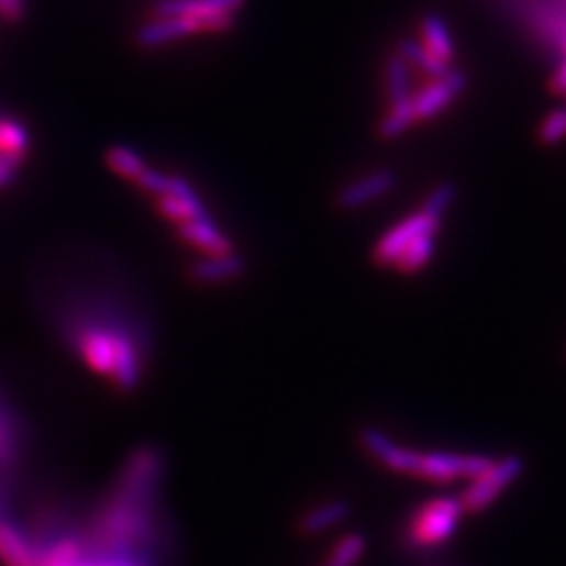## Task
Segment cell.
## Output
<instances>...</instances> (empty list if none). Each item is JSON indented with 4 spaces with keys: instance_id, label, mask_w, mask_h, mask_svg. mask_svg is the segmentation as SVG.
<instances>
[{
    "instance_id": "26",
    "label": "cell",
    "mask_w": 566,
    "mask_h": 566,
    "mask_svg": "<svg viewBox=\"0 0 566 566\" xmlns=\"http://www.w3.org/2000/svg\"><path fill=\"white\" fill-rule=\"evenodd\" d=\"M457 193H459V189H457L455 182H436L431 191H429V196H426V200H424V204H422L420 210H424L426 214H431L432 219H436V221L443 223L445 214H447V212L452 210L453 204L457 202Z\"/></svg>"
},
{
    "instance_id": "10",
    "label": "cell",
    "mask_w": 566,
    "mask_h": 566,
    "mask_svg": "<svg viewBox=\"0 0 566 566\" xmlns=\"http://www.w3.org/2000/svg\"><path fill=\"white\" fill-rule=\"evenodd\" d=\"M468 78L464 71L453 68L447 76L429 82L424 89L413 95V112L418 122H426L445 112L453 101L466 91Z\"/></svg>"
},
{
    "instance_id": "9",
    "label": "cell",
    "mask_w": 566,
    "mask_h": 566,
    "mask_svg": "<svg viewBox=\"0 0 566 566\" xmlns=\"http://www.w3.org/2000/svg\"><path fill=\"white\" fill-rule=\"evenodd\" d=\"M359 443L367 455H371L380 466L388 468L390 473L399 475L418 476L422 452H415L397 443L392 436L376 426H365L359 432Z\"/></svg>"
},
{
    "instance_id": "6",
    "label": "cell",
    "mask_w": 566,
    "mask_h": 566,
    "mask_svg": "<svg viewBox=\"0 0 566 566\" xmlns=\"http://www.w3.org/2000/svg\"><path fill=\"white\" fill-rule=\"evenodd\" d=\"M493 457L482 453L429 452L422 453L418 476L432 482L473 480L491 466Z\"/></svg>"
},
{
    "instance_id": "18",
    "label": "cell",
    "mask_w": 566,
    "mask_h": 566,
    "mask_svg": "<svg viewBox=\"0 0 566 566\" xmlns=\"http://www.w3.org/2000/svg\"><path fill=\"white\" fill-rule=\"evenodd\" d=\"M22 455V436L15 418L0 403V470L9 473Z\"/></svg>"
},
{
    "instance_id": "16",
    "label": "cell",
    "mask_w": 566,
    "mask_h": 566,
    "mask_svg": "<svg viewBox=\"0 0 566 566\" xmlns=\"http://www.w3.org/2000/svg\"><path fill=\"white\" fill-rule=\"evenodd\" d=\"M351 503L344 499H330L323 501L315 508H311L300 521H298V531L307 537H315V535H323L332 529H336L340 524L351 519Z\"/></svg>"
},
{
    "instance_id": "17",
    "label": "cell",
    "mask_w": 566,
    "mask_h": 566,
    "mask_svg": "<svg viewBox=\"0 0 566 566\" xmlns=\"http://www.w3.org/2000/svg\"><path fill=\"white\" fill-rule=\"evenodd\" d=\"M420 36H422L420 45L424 46L432 57L452 66L453 57H455V43H453L450 25L441 15L429 13L420 25Z\"/></svg>"
},
{
    "instance_id": "13",
    "label": "cell",
    "mask_w": 566,
    "mask_h": 566,
    "mask_svg": "<svg viewBox=\"0 0 566 566\" xmlns=\"http://www.w3.org/2000/svg\"><path fill=\"white\" fill-rule=\"evenodd\" d=\"M246 273V258L242 254L226 252L214 256H202L189 267V279L198 286H221Z\"/></svg>"
},
{
    "instance_id": "12",
    "label": "cell",
    "mask_w": 566,
    "mask_h": 566,
    "mask_svg": "<svg viewBox=\"0 0 566 566\" xmlns=\"http://www.w3.org/2000/svg\"><path fill=\"white\" fill-rule=\"evenodd\" d=\"M246 0H156L154 18H196V20H221L237 18Z\"/></svg>"
},
{
    "instance_id": "27",
    "label": "cell",
    "mask_w": 566,
    "mask_h": 566,
    "mask_svg": "<svg viewBox=\"0 0 566 566\" xmlns=\"http://www.w3.org/2000/svg\"><path fill=\"white\" fill-rule=\"evenodd\" d=\"M537 138L542 145H558L566 138V108H554L545 115L537 129Z\"/></svg>"
},
{
    "instance_id": "25",
    "label": "cell",
    "mask_w": 566,
    "mask_h": 566,
    "mask_svg": "<svg viewBox=\"0 0 566 566\" xmlns=\"http://www.w3.org/2000/svg\"><path fill=\"white\" fill-rule=\"evenodd\" d=\"M365 547L367 542L362 533H346L330 550L323 566H357L365 554Z\"/></svg>"
},
{
    "instance_id": "20",
    "label": "cell",
    "mask_w": 566,
    "mask_h": 566,
    "mask_svg": "<svg viewBox=\"0 0 566 566\" xmlns=\"http://www.w3.org/2000/svg\"><path fill=\"white\" fill-rule=\"evenodd\" d=\"M106 164L113 175L135 185L143 170L149 166L145 158L129 145H112L106 152Z\"/></svg>"
},
{
    "instance_id": "4",
    "label": "cell",
    "mask_w": 566,
    "mask_h": 566,
    "mask_svg": "<svg viewBox=\"0 0 566 566\" xmlns=\"http://www.w3.org/2000/svg\"><path fill=\"white\" fill-rule=\"evenodd\" d=\"M235 25V18L221 20H196V18H154L143 23L136 32V45L154 51L162 46L181 43L202 34H221Z\"/></svg>"
},
{
    "instance_id": "5",
    "label": "cell",
    "mask_w": 566,
    "mask_h": 566,
    "mask_svg": "<svg viewBox=\"0 0 566 566\" xmlns=\"http://www.w3.org/2000/svg\"><path fill=\"white\" fill-rule=\"evenodd\" d=\"M464 517V506L455 496L431 499L424 503L409 526V537L415 545H439L452 540Z\"/></svg>"
},
{
    "instance_id": "14",
    "label": "cell",
    "mask_w": 566,
    "mask_h": 566,
    "mask_svg": "<svg viewBox=\"0 0 566 566\" xmlns=\"http://www.w3.org/2000/svg\"><path fill=\"white\" fill-rule=\"evenodd\" d=\"M177 235L187 246L198 249L202 256L226 254V252L235 249L231 237L223 233V229L217 225V221L210 214L177 225Z\"/></svg>"
},
{
    "instance_id": "19",
    "label": "cell",
    "mask_w": 566,
    "mask_h": 566,
    "mask_svg": "<svg viewBox=\"0 0 566 566\" xmlns=\"http://www.w3.org/2000/svg\"><path fill=\"white\" fill-rule=\"evenodd\" d=\"M30 143V131L23 122L11 115H0V156L25 159Z\"/></svg>"
},
{
    "instance_id": "1",
    "label": "cell",
    "mask_w": 566,
    "mask_h": 566,
    "mask_svg": "<svg viewBox=\"0 0 566 566\" xmlns=\"http://www.w3.org/2000/svg\"><path fill=\"white\" fill-rule=\"evenodd\" d=\"M164 453L138 445L129 453L112 493L92 514L82 537L89 556H154L159 542L158 493Z\"/></svg>"
},
{
    "instance_id": "2",
    "label": "cell",
    "mask_w": 566,
    "mask_h": 566,
    "mask_svg": "<svg viewBox=\"0 0 566 566\" xmlns=\"http://www.w3.org/2000/svg\"><path fill=\"white\" fill-rule=\"evenodd\" d=\"M122 323L118 319L80 318L69 323V340L76 346L80 359L89 365L95 374L103 378H112L113 371V336Z\"/></svg>"
},
{
    "instance_id": "8",
    "label": "cell",
    "mask_w": 566,
    "mask_h": 566,
    "mask_svg": "<svg viewBox=\"0 0 566 566\" xmlns=\"http://www.w3.org/2000/svg\"><path fill=\"white\" fill-rule=\"evenodd\" d=\"M399 185V177L392 168H376L362 177L340 187L334 202L342 212H355L365 206L376 204L390 196Z\"/></svg>"
},
{
    "instance_id": "3",
    "label": "cell",
    "mask_w": 566,
    "mask_h": 566,
    "mask_svg": "<svg viewBox=\"0 0 566 566\" xmlns=\"http://www.w3.org/2000/svg\"><path fill=\"white\" fill-rule=\"evenodd\" d=\"M524 473V457L510 453L499 459H493L491 466L480 476L473 478L459 501L464 506V512L478 514L485 512L489 506L498 501L499 496L510 489Z\"/></svg>"
},
{
    "instance_id": "11",
    "label": "cell",
    "mask_w": 566,
    "mask_h": 566,
    "mask_svg": "<svg viewBox=\"0 0 566 566\" xmlns=\"http://www.w3.org/2000/svg\"><path fill=\"white\" fill-rule=\"evenodd\" d=\"M156 208L166 221L175 225L208 217V210L202 198L198 196L196 187L181 175H170L168 193L156 198Z\"/></svg>"
},
{
    "instance_id": "21",
    "label": "cell",
    "mask_w": 566,
    "mask_h": 566,
    "mask_svg": "<svg viewBox=\"0 0 566 566\" xmlns=\"http://www.w3.org/2000/svg\"><path fill=\"white\" fill-rule=\"evenodd\" d=\"M436 252V235H424L411 242L401 256L395 260V269L403 275H413L426 269L431 265L432 256Z\"/></svg>"
},
{
    "instance_id": "31",
    "label": "cell",
    "mask_w": 566,
    "mask_h": 566,
    "mask_svg": "<svg viewBox=\"0 0 566 566\" xmlns=\"http://www.w3.org/2000/svg\"><path fill=\"white\" fill-rule=\"evenodd\" d=\"M552 89L556 92H565L566 95V64L561 66V69L554 74V78H552Z\"/></svg>"
},
{
    "instance_id": "7",
    "label": "cell",
    "mask_w": 566,
    "mask_h": 566,
    "mask_svg": "<svg viewBox=\"0 0 566 566\" xmlns=\"http://www.w3.org/2000/svg\"><path fill=\"white\" fill-rule=\"evenodd\" d=\"M441 225H443L441 221L432 219L431 214H426L424 210L409 214L397 225L390 226L385 235L376 242L374 252H371L374 263L380 267H392L395 260L401 256V252L408 248L411 242H415L418 237H424V235H439Z\"/></svg>"
},
{
    "instance_id": "30",
    "label": "cell",
    "mask_w": 566,
    "mask_h": 566,
    "mask_svg": "<svg viewBox=\"0 0 566 566\" xmlns=\"http://www.w3.org/2000/svg\"><path fill=\"white\" fill-rule=\"evenodd\" d=\"M23 159L9 158V156H0V189L7 187L9 182L15 179Z\"/></svg>"
},
{
    "instance_id": "23",
    "label": "cell",
    "mask_w": 566,
    "mask_h": 566,
    "mask_svg": "<svg viewBox=\"0 0 566 566\" xmlns=\"http://www.w3.org/2000/svg\"><path fill=\"white\" fill-rule=\"evenodd\" d=\"M415 124H418V118L413 112V97H411L406 103L388 106V112L378 122V136L385 141H395L406 135Z\"/></svg>"
},
{
    "instance_id": "15",
    "label": "cell",
    "mask_w": 566,
    "mask_h": 566,
    "mask_svg": "<svg viewBox=\"0 0 566 566\" xmlns=\"http://www.w3.org/2000/svg\"><path fill=\"white\" fill-rule=\"evenodd\" d=\"M0 563L2 566H38V552L25 529L0 519Z\"/></svg>"
},
{
    "instance_id": "24",
    "label": "cell",
    "mask_w": 566,
    "mask_h": 566,
    "mask_svg": "<svg viewBox=\"0 0 566 566\" xmlns=\"http://www.w3.org/2000/svg\"><path fill=\"white\" fill-rule=\"evenodd\" d=\"M397 55L403 57L408 62V66H415L420 71H424L432 80L447 76L453 69L450 64L432 57L431 53L415 41H401Z\"/></svg>"
},
{
    "instance_id": "29",
    "label": "cell",
    "mask_w": 566,
    "mask_h": 566,
    "mask_svg": "<svg viewBox=\"0 0 566 566\" xmlns=\"http://www.w3.org/2000/svg\"><path fill=\"white\" fill-rule=\"evenodd\" d=\"M25 13V0H0V18L7 22H20Z\"/></svg>"
},
{
    "instance_id": "22",
    "label": "cell",
    "mask_w": 566,
    "mask_h": 566,
    "mask_svg": "<svg viewBox=\"0 0 566 566\" xmlns=\"http://www.w3.org/2000/svg\"><path fill=\"white\" fill-rule=\"evenodd\" d=\"M386 97L388 106H399L406 103L413 92H411V78H409L408 62L399 55H392L386 62Z\"/></svg>"
},
{
    "instance_id": "28",
    "label": "cell",
    "mask_w": 566,
    "mask_h": 566,
    "mask_svg": "<svg viewBox=\"0 0 566 566\" xmlns=\"http://www.w3.org/2000/svg\"><path fill=\"white\" fill-rule=\"evenodd\" d=\"M135 185L141 191H145V193H149V196H154V198H159V196H166V193H168L170 175L164 173V170H158V168L147 166V168L143 170V175L136 179Z\"/></svg>"
}]
</instances>
